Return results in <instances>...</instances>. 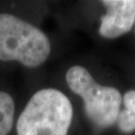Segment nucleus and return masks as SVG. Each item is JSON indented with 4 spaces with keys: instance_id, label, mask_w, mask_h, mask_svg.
I'll use <instances>...</instances> for the list:
<instances>
[{
    "instance_id": "obj_1",
    "label": "nucleus",
    "mask_w": 135,
    "mask_h": 135,
    "mask_svg": "<svg viewBox=\"0 0 135 135\" xmlns=\"http://www.w3.org/2000/svg\"><path fill=\"white\" fill-rule=\"evenodd\" d=\"M73 118L68 97L53 88L34 93L16 124L17 135H67Z\"/></svg>"
},
{
    "instance_id": "obj_2",
    "label": "nucleus",
    "mask_w": 135,
    "mask_h": 135,
    "mask_svg": "<svg viewBox=\"0 0 135 135\" xmlns=\"http://www.w3.org/2000/svg\"><path fill=\"white\" fill-rule=\"evenodd\" d=\"M51 44L43 31L8 13L0 14V60L18 61L26 67L43 64Z\"/></svg>"
},
{
    "instance_id": "obj_3",
    "label": "nucleus",
    "mask_w": 135,
    "mask_h": 135,
    "mask_svg": "<svg viewBox=\"0 0 135 135\" xmlns=\"http://www.w3.org/2000/svg\"><path fill=\"white\" fill-rule=\"evenodd\" d=\"M65 78L68 87L82 98L85 114L94 125L105 129L115 124L122 103L119 90L97 83L86 68L80 65L69 68Z\"/></svg>"
},
{
    "instance_id": "obj_4",
    "label": "nucleus",
    "mask_w": 135,
    "mask_h": 135,
    "mask_svg": "<svg viewBox=\"0 0 135 135\" xmlns=\"http://www.w3.org/2000/svg\"><path fill=\"white\" fill-rule=\"evenodd\" d=\"M101 3L106 9L99 26V34L103 38H118L133 28L135 0H104Z\"/></svg>"
},
{
    "instance_id": "obj_5",
    "label": "nucleus",
    "mask_w": 135,
    "mask_h": 135,
    "mask_svg": "<svg viewBox=\"0 0 135 135\" xmlns=\"http://www.w3.org/2000/svg\"><path fill=\"white\" fill-rule=\"evenodd\" d=\"M124 109L117 118L118 129L122 133H132L135 130V90H129L122 98Z\"/></svg>"
},
{
    "instance_id": "obj_6",
    "label": "nucleus",
    "mask_w": 135,
    "mask_h": 135,
    "mask_svg": "<svg viewBox=\"0 0 135 135\" xmlns=\"http://www.w3.org/2000/svg\"><path fill=\"white\" fill-rule=\"evenodd\" d=\"M14 108V100L11 95L0 91V135H7L12 129Z\"/></svg>"
}]
</instances>
